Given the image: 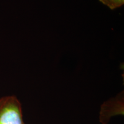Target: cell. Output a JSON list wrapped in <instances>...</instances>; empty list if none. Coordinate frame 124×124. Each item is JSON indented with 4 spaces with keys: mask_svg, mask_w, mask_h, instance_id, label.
<instances>
[{
    "mask_svg": "<svg viewBox=\"0 0 124 124\" xmlns=\"http://www.w3.org/2000/svg\"><path fill=\"white\" fill-rule=\"evenodd\" d=\"M0 124H25L21 105L15 96L0 99Z\"/></svg>",
    "mask_w": 124,
    "mask_h": 124,
    "instance_id": "obj_1",
    "label": "cell"
},
{
    "mask_svg": "<svg viewBox=\"0 0 124 124\" xmlns=\"http://www.w3.org/2000/svg\"><path fill=\"white\" fill-rule=\"evenodd\" d=\"M100 2L109 8L111 10L119 8L124 5V0H98Z\"/></svg>",
    "mask_w": 124,
    "mask_h": 124,
    "instance_id": "obj_2",
    "label": "cell"
}]
</instances>
